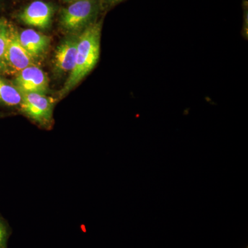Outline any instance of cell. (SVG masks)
I'll list each match as a JSON object with an SVG mask.
<instances>
[{
  "mask_svg": "<svg viewBox=\"0 0 248 248\" xmlns=\"http://www.w3.org/2000/svg\"><path fill=\"white\" fill-rule=\"evenodd\" d=\"M54 9L51 5L42 1L31 3L19 15L24 24L40 29H46L51 24Z\"/></svg>",
  "mask_w": 248,
  "mask_h": 248,
  "instance_id": "6",
  "label": "cell"
},
{
  "mask_svg": "<svg viewBox=\"0 0 248 248\" xmlns=\"http://www.w3.org/2000/svg\"><path fill=\"white\" fill-rule=\"evenodd\" d=\"M22 94L14 83L0 78V103L9 107L20 105Z\"/></svg>",
  "mask_w": 248,
  "mask_h": 248,
  "instance_id": "9",
  "label": "cell"
},
{
  "mask_svg": "<svg viewBox=\"0 0 248 248\" xmlns=\"http://www.w3.org/2000/svg\"><path fill=\"white\" fill-rule=\"evenodd\" d=\"M102 29V21H96L85 28L78 36L76 63L60 91V98L74 89L97 65L100 56Z\"/></svg>",
  "mask_w": 248,
  "mask_h": 248,
  "instance_id": "1",
  "label": "cell"
},
{
  "mask_svg": "<svg viewBox=\"0 0 248 248\" xmlns=\"http://www.w3.org/2000/svg\"><path fill=\"white\" fill-rule=\"evenodd\" d=\"M19 42L23 48L35 60L46 51L50 45V38L45 34L33 29H26L18 33Z\"/></svg>",
  "mask_w": 248,
  "mask_h": 248,
  "instance_id": "8",
  "label": "cell"
},
{
  "mask_svg": "<svg viewBox=\"0 0 248 248\" xmlns=\"http://www.w3.org/2000/svg\"><path fill=\"white\" fill-rule=\"evenodd\" d=\"M66 1H72V0H66Z\"/></svg>",
  "mask_w": 248,
  "mask_h": 248,
  "instance_id": "14",
  "label": "cell"
},
{
  "mask_svg": "<svg viewBox=\"0 0 248 248\" xmlns=\"http://www.w3.org/2000/svg\"><path fill=\"white\" fill-rule=\"evenodd\" d=\"M11 30V27L8 24V22L4 19H0V59L2 60H4L9 43Z\"/></svg>",
  "mask_w": 248,
  "mask_h": 248,
  "instance_id": "10",
  "label": "cell"
},
{
  "mask_svg": "<svg viewBox=\"0 0 248 248\" xmlns=\"http://www.w3.org/2000/svg\"><path fill=\"white\" fill-rule=\"evenodd\" d=\"M7 71V66H6L4 60L0 59V74H1V73H4V72Z\"/></svg>",
  "mask_w": 248,
  "mask_h": 248,
  "instance_id": "13",
  "label": "cell"
},
{
  "mask_svg": "<svg viewBox=\"0 0 248 248\" xmlns=\"http://www.w3.org/2000/svg\"><path fill=\"white\" fill-rule=\"evenodd\" d=\"M99 6L95 0H76L60 15V24L68 31H77L96 22Z\"/></svg>",
  "mask_w": 248,
  "mask_h": 248,
  "instance_id": "2",
  "label": "cell"
},
{
  "mask_svg": "<svg viewBox=\"0 0 248 248\" xmlns=\"http://www.w3.org/2000/svg\"><path fill=\"white\" fill-rule=\"evenodd\" d=\"M78 37L71 36L62 41L55 53L54 66L60 74L71 73L76 63Z\"/></svg>",
  "mask_w": 248,
  "mask_h": 248,
  "instance_id": "7",
  "label": "cell"
},
{
  "mask_svg": "<svg viewBox=\"0 0 248 248\" xmlns=\"http://www.w3.org/2000/svg\"><path fill=\"white\" fill-rule=\"evenodd\" d=\"M106 4L109 5V6H113V5L119 4L122 2L124 0H103Z\"/></svg>",
  "mask_w": 248,
  "mask_h": 248,
  "instance_id": "12",
  "label": "cell"
},
{
  "mask_svg": "<svg viewBox=\"0 0 248 248\" xmlns=\"http://www.w3.org/2000/svg\"></svg>",
  "mask_w": 248,
  "mask_h": 248,
  "instance_id": "15",
  "label": "cell"
},
{
  "mask_svg": "<svg viewBox=\"0 0 248 248\" xmlns=\"http://www.w3.org/2000/svg\"><path fill=\"white\" fill-rule=\"evenodd\" d=\"M4 60L8 71L17 74L27 67L34 65L35 60L23 48L19 42L18 32L12 27Z\"/></svg>",
  "mask_w": 248,
  "mask_h": 248,
  "instance_id": "5",
  "label": "cell"
},
{
  "mask_svg": "<svg viewBox=\"0 0 248 248\" xmlns=\"http://www.w3.org/2000/svg\"><path fill=\"white\" fill-rule=\"evenodd\" d=\"M14 84L22 94H45L49 89V79L46 73L40 68L31 65L17 74Z\"/></svg>",
  "mask_w": 248,
  "mask_h": 248,
  "instance_id": "4",
  "label": "cell"
},
{
  "mask_svg": "<svg viewBox=\"0 0 248 248\" xmlns=\"http://www.w3.org/2000/svg\"><path fill=\"white\" fill-rule=\"evenodd\" d=\"M9 232L5 222L0 217V248H7Z\"/></svg>",
  "mask_w": 248,
  "mask_h": 248,
  "instance_id": "11",
  "label": "cell"
},
{
  "mask_svg": "<svg viewBox=\"0 0 248 248\" xmlns=\"http://www.w3.org/2000/svg\"><path fill=\"white\" fill-rule=\"evenodd\" d=\"M19 106L23 113L36 123L43 126L51 123L55 107L53 98L40 93L22 94Z\"/></svg>",
  "mask_w": 248,
  "mask_h": 248,
  "instance_id": "3",
  "label": "cell"
}]
</instances>
